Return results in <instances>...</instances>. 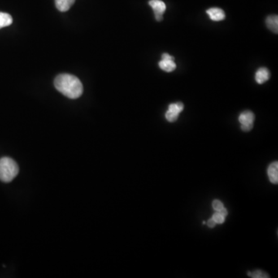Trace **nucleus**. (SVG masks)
<instances>
[{
  "instance_id": "412c9836",
  "label": "nucleus",
  "mask_w": 278,
  "mask_h": 278,
  "mask_svg": "<svg viewBox=\"0 0 278 278\" xmlns=\"http://www.w3.org/2000/svg\"><path fill=\"white\" fill-rule=\"evenodd\" d=\"M250 275H251V272H248V276L250 277Z\"/></svg>"
},
{
  "instance_id": "a211bd4d",
  "label": "nucleus",
  "mask_w": 278,
  "mask_h": 278,
  "mask_svg": "<svg viewBox=\"0 0 278 278\" xmlns=\"http://www.w3.org/2000/svg\"><path fill=\"white\" fill-rule=\"evenodd\" d=\"M162 60H175L172 56H170V54H163L162 55Z\"/></svg>"
},
{
  "instance_id": "9d476101",
  "label": "nucleus",
  "mask_w": 278,
  "mask_h": 278,
  "mask_svg": "<svg viewBox=\"0 0 278 278\" xmlns=\"http://www.w3.org/2000/svg\"><path fill=\"white\" fill-rule=\"evenodd\" d=\"M267 28L273 32H278V16L277 15H269L266 19Z\"/></svg>"
},
{
  "instance_id": "f03ea898",
  "label": "nucleus",
  "mask_w": 278,
  "mask_h": 278,
  "mask_svg": "<svg viewBox=\"0 0 278 278\" xmlns=\"http://www.w3.org/2000/svg\"><path fill=\"white\" fill-rule=\"evenodd\" d=\"M19 173L18 165L13 158L3 157L0 159V180L10 183Z\"/></svg>"
},
{
  "instance_id": "f3484780",
  "label": "nucleus",
  "mask_w": 278,
  "mask_h": 278,
  "mask_svg": "<svg viewBox=\"0 0 278 278\" xmlns=\"http://www.w3.org/2000/svg\"><path fill=\"white\" fill-rule=\"evenodd\" d=\"M253 124H241V129L244 132H250V130L253 128Z\"/></svg>"
},
{
  "instance_id": "2eb2a0df",
  "label": "nucleus",
  "mask_w": 278,
  "mask_h": 278,
  "mask_svg": "<svg viewBox=\"0 0 278 278\" xmlns=\"http://www.w3.org/2000/svg\"><path fill=\"white\" fill-rule=\"evenodd\" d=\"M212 219H214V221L216 222V223H219V224L223 223V222H224L225 220V217H223V216L219 214V212L217 211L214 214Z\"/></svg>"
},
{
  "instance_id": "6e6552de",
  "label": "nucleus",
  "mask_w": 278,
  "mask_h": 278,
  "mask_svg": "<svg viewBox=\"0 0 278 278\" xmlns=\"http://www.w3.org/2000/svg\"><path fill=\"white\" fill-rule=\"evenodd\" d=\"M158 66L166 72H172L176 68V64L173 60H162L158 63Z\"/></svg>"
},
{
  "instance_id": "20e7f679",
  "label": "nucleus",
  "mask_w": 278,
  "mask_h": 278,
  "mask_svg": "<svg viewBox=\"0 0 278 278\" xmlns=\"http://www.w3.org/2000/svg\"><path fill=\"white\" fill-rule=\"evenodd\" d=\"M213 21H222L226 18L224 11L219 8H210L206 11Z\"/></svg>"
},
{
  "instance_id": "aec40b11",
  "label": "nucleus",
  "mask_w": 278,
  "mask_h": 278,
  "mask_svg": "<svg viewBox=\"0 0 278 278\" xmlns=\"http://www.w3.org/2000/svg\"><path fill=\"white\" fill-rule=\"evenodd\" d=\"M216 224V222L214 221L213 219H210L207 223L208 227H210V228H213V227H215Z\"/></svg>"
},
{
  "instance_id": "9b49d317",
  "label": "nucleus",
  "mask_w": 278,
  "mask_h": 278,
  "mask_svg": "<svg viewBox=\"0 0 278 278\" xmlns=\"http://www.w3.org/2000/svg\"><path fill=\"white\" fill-rule=\"evenodd\" d=\"M13 23V18L10 14L0 12V29L9 27Z\"/></svg>"
},
{
  "instance_id": "39448f33",
  "label": "nucleus",
  "mask_w": 278,
  "mask_h": 278,
  "mask_svg": "<svg viewBox=\"0 0 278 278\" xmlns=\"http://www.w3.org/2000/svg\"><path fill=\"white\" fill-rule=\"evenodd\" d=\"M270 77H271L270 71L265 67H261V68L258 69V71L256 72L255 80L257 84H264L266 81L270 79Z\"/></svg>"
},
{
  "instance_id": "7ed1b4c3",
  "label": "nucleus",
  "mask_w": 278,
  "mask_h": 278,
  "mask_svg": "<svg viewBox=\"0 0 278 278\" xmlns=\"http://www.w3.org/2000/svg\"><path fill=\"white\" fill-rule=\"evenodd\" d=\"M149 6L153 8L154 11V17L157 21H162L163 19V14L166 10V3L162 0H150Z\"/></svg>"
},
{
  "instance_id": "1a4fd4ad",
  "label": "nucleus",
  "mask_w": 278,
  "mask_h": 278,
  "mask_svg": "<svg viewBox=\"0 0 278 278\" xmlns=\"http://www.w3.org/2000/svg\"><path fill=\"white\" fill-rule=\"evenodd\" d=\"M75 0H55L56 7L61 12H67L71 9Z\"/></svg>"
},
{
  "instance_id": "0eeeda50",
  "label": "nucleus",
  "mask_w": 278,
  "mask_h": 278,
  "mask_svg": "<svg viewBox=\"0 0 278 278\" xmlns=\"http://www.w3.org/2000/svg\"><path fill=\"white\" fill-rule=\"evenodd\" d=\"M255 116L252 111H246L240 114L239 122L241 124H253Z\"/></svg>"
},
{
  "instance_id": "423d86ee",
  "label": "nucleus",
  "mask_w": 278,
  "mask_h": 278,
  "mask_svg": "<svg viewBox=\"0 0 278 278\" xmlns=\"http://www.w3.org/2000/svg\"><path fill=\"white\" fill-rule=\"evenodd\" d=\"M270 181L273 184H278V162H275L271 163L267 170Z\"/></svg>"
},
{
  "instance_id": "f8f14e48",
  "label": "nucleus",
  "mask_w": 278,
  "mask_h": 278,
  "mask_svg": "<svg viewBox=\"0 0 278 278\" xmlns=\"http://www.w3.org/2000/svg\"><path fill=\"white\" fill-rule=\"evenodd\" d=\"M184 108V105L181 102H177V103L171 104L169 106V111H172V112L176 113V114H180L183 111Z\"/></svg>"
},
{
  "instance_id": "4468645a",
  "label": "nucleus",
  "mask_w": 278,
  "mask_h": 278,
  "mask_svg": "<svg viewBox=\"0 0 278 278\" xmlns=\"http://www.w3.org/2000/svg\"><path fill=\"white\" fill-rule=\"evenodd\" d=\"M178 117H179V114H176V113L169 111V110H168V111L166 114V119H167V120L170 122H175V121L177 120Z\"/></svg>"
},
{
  "instance_id": "ddd939ff",
  "label": "nucleus",
  "mask_w": 278,
  "mask_h": 278,
  "mask_svg": "<svg viewBox=\"0 0 278 278\" xmlns=\"http://www.w3.org/2000/svg\"><path fill=\"white\" fill-rule=\"evenodd\" d=\"M250 277L252 278H270L267 274L266 273L263 272V271H261V270H257V271H253V273H251V275H250Z\"/></svg>"
},
{
  "instance_id": "6ab92c4d",
  "label": "nucleus",
  "mask_w": 278,
  "mask_h": 278,
  "mask_svg": "<svg viewBox=\"0 0 278 278\" xmlns=\"http://www.w3.org/2000/svg\"><path fill=\"white\" fill-rule=\"evenodd\" d=\"M217 212H219V214H221L223 217H226V216H227V214H228V212H227V209H225L224 207H223L222 210H220L219 211Z\"/></svg>"
},
{
  "instance_id": "f257e3e1",
  "label": "nucleus",
  "mask_w": 278,
  "mask_h": 278,
  "mask_svg": "<svg viewBox=\"0 0 278 278\" xmlns=\"http://www.w3.org/2000/svg\"><path fill=\"white\" fill-rule=\"evenodd\" d=\"M54 86L58 92L71 99H77L83 93L82 83L77 77L68 74L58 75L54 80Z\"/></svg>"
},
{
  "instance_id": "dca6fc26",
  "label": "nucleus",
  "mask_w": 278,
  "mask_h": 278,
  "mask_svg": "<svg viewBox=\"0 0 278 278\" xmlns=\"http://www.w3.org/2000/svg\"><path fill=\"white\" fill-rule=\"evenodd\" d=\"M212 205H213V207H214L216 211H219V210H222L224 207L223 202L221 201H219V200H214Z\"/></svg>"
}]
</instances>
